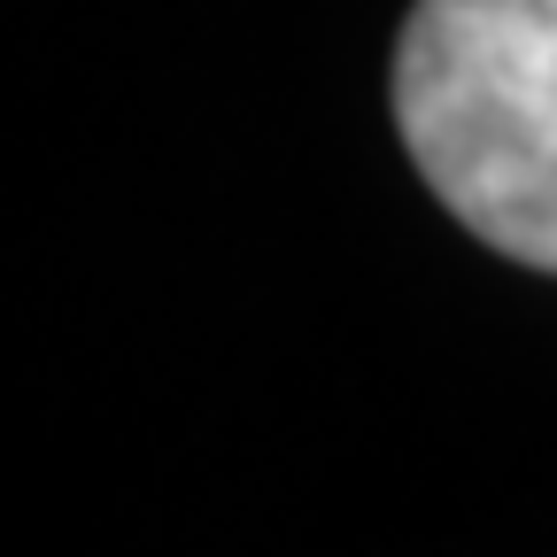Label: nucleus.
<instances>
[{
    "label": "nucleus",
    "mask_w": 557,
    "mask_h": 557,
    "mask_svg": "<svg viewBox=\"0 0 557 557\" xmlns=\"http://www.w3.org/2000/svg\"><path fill=\"white\" fill-rule=\"evenodd\" d=\"M395 124L465 233L557 271V0H418Z\"/></svg>",
    "instance_id": "f257e3e1"
}]
</instances>
